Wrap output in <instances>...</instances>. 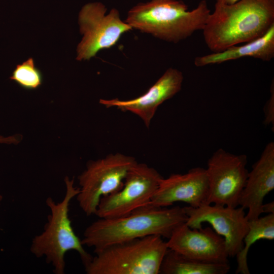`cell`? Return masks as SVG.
Wrapping results in <instances>:
<instances>
[{
	"mask_svg": "<svg viewBox=\"0 0 274 274\" xmlns=\"http://www.w3.org/2000/svg\"><path fill=\"white\" fill-rule=\"evenodd\" d=\"M187 219L183 207H157L149 204L124 216L99 218L85 229L81 242L83 246L93 248L95 253L112 245L149 235L168 239Z\"/></svg>",
	"mask_w": 274,
	"mask_h": 274,
	"instance_id": "obj_1",
	"label": "cell"
},
{
	"mask_svg": "<svg viewBox=\"0 0 274 274\" xmlns=\"http://www.w3.org/2000/svg\"><path fill=\"white\" fill-rule=\"evenodd\" d=\"M274 25V0L216 2L203 28L204 40L213 52L254 40Z\"/></svg>",
	"mask_w": 274,
	"mask_h": 274,
	"instance_id": "obj_2",
	"label": "cell"
},
{
	"mask_svg": "<svg viewBox=\"0 0 274 274\" xmlns=\"http://www.w3.org/2000/svg\"><path fill=\"white\" fill-rule=\"evenodd\" d=\"M210 13L206 0L191 11L182 1L151 0L130 9L125 22L132 28L177 43L202 30Z\"/></svg>",
	"mask_w": 274,
	"mask_h": 274,
	"instance_id": "obj_3",
	"label": "cell"
},
{
	"mask_svg": "<svg viewBox=\"0 0 274 274\" xmlns=\"http://www.w3.org/2000/svg\"><path fill=\"white\" fill-rule=\"evenodd\" d=\"M64 183L66 190L61 201L56 202L51 197L46 199L50 214L44 231L32 239L30 248L36 257H45L46 262L52 265L55 274L64 273V256L70 250L78 253L84 267L92 258L75 234L68 216L70 202L79 193V188L76 187L74 179L68 177L64 178Z\"/></svg>",
	"mask_w": 274,
	"mask_h": 274,
	"instance_id": "obj_4",
	"label": "cell"
},
{
	"mask_svg": "<svg viewBox=\"0 0 274 274\" xmlns=\"http://www.w3.org/2000/svg\"><path fill=\"white\" fill-rule=\"evenodd\" d=\"M168 250L158 235L112 245L95 253L85 266L87 274H159Z\"/></svg>",
	"mask_w": 274,
	"mask_h": 274,
	"instance_id": "obj_5",
	"label": "cell"
},
{
	"mask_svg": "<svg viewBox=\"0 0 274 274\" xmlns=\"http://www.w3.org/2000/svg\"><path fill=\"white\" fill-rule=\"evenodd\" d=\"M137 162L132 156L120 153L88 162L78 177L77 195L79 206L88 216L95 215L101 198L122 188L130 168Z\"/></svg>",
	"mask_w": 274,
	"mask_h": 274,
	"instance_id": "obj_6",
	"label": "cell"
},
{
	"mask_svg": "<svg viewBox=\"0 0 274 274\" xmlns=\"http://www.w3.org/2000/svg\"><path fill=\"white\" fill-rule=\"evenodd\" d=\"M163 178L153 167L137 162L128 172L122 188L101 198L95 215L120 217L149 204Z\"/></svg>",
	"mask_w": 274,
	"mask_h": 274,
	"instance_id": "obj_7",
	"label": "cell"
},
{
	"mask_svg": "<svg viewBox=\"0 0 274 274\" xmlns=\"http://www.w3.org/2000/svg\"><path fill=\"white\" fill-rule=\"evenodd\" d=\"M107 8L99 2L84 6L79 14L80 32L83 35L77 48L76 60H89L101 50L115 45L121 35L132 27L122 21L118 11Z\"/></svg>",
	"mask_w": 274,
	"mask_h": 274,
	"instance_id": "obj_8",
	"label": "cell"
},
{
	"mask_svg": "<svg viewBox=\"0 0 274 274\" xmlns=\"http://www.w3.org/2000/svg\"><path fill=\"white\" fill-rule=\"evenodd\" d=\"M247 157L235 155L222 149L209 159L206 169L208 180L207 203L237 207L248 175Z\"/></svg>",
	"mask_w": 274,
	"mask_h": 274,
	"instance_id": "obj_9",
	"label": "cell"
},
{
	"mask_svg": "<svg viewBox=\"0 0 274 274\" xmlns=\"http://www.w3.org/2000/svg\"><path fill=\"white\" fill-rule=\"evenodd\" d=\"M183 209L188 217L186 224L189 227L199 228L206 222L224 238L229 257L235 256L242 249L243 239L249 228L243 208L205 203L197 208L187 206Z\"/></svg>",
	"mask_w": 274,
	"mask_h": 274,
	"instance_id": "obj_10",
	"label": "cell"
},
{
	"mask_svg": "<svg viewBox=\"0 0 274 274\" xmlns=\"http://www.w3.org/2000/svg\"><path fill=\"white\" fill-rule=\"evenodd\" d=\"M167 248L188 258L214 263H229L224 238L207 227L191 228L186 223L177 227L166 242Z\"/></svg>",
	"mask_w": 274,
	"mask_h": 274,
	"instance_id": "obj_11",
	"label": "cell"
},
{
	"mask_svg": "<svg viewBox=\"0 0 274 274\" xmlns=\"http://www.w3.org/2000/svg\"><path fill=\"white\" fill-rule=\"evenodd\" d=\"M208 187L206 168L197 167L185 174H172L162 179L150 204L168 207L181 201L197 208L207 203Z\"/></svg>",
	"mask_w": 274,
	"mask_h": 274,
	"instance_id": "obj_12",
	"label": "cell"
},
{
	"mask_svg": "<svg viewBox=\"0 0 274 274\" xmlns=\"http://www.w3.org/2000/svg\"><path fill=\"white\" fill-rule=\"evenodd\" d=\"M183 79L181 71L169 67L143 95L129 100L100 99L99 103L107 108H116L136 115L148 128L158 107L180 91Z\"/></svg>",
	"mask_w": 274,
	"mask_h": 274,
	"instance_id": "obj_13",
	"label": "cell"
},
{
	"mask_svg": "<svg viewBox=\"0 0 274 274\" xmlns=\"http://www.w3.org/2000/svg\"><path fill=\"white\" fill-rule=\"evenodd\" d=\"M274 189V143L269 142L254 164L240 195L238 206L244 210L248 221L262 214L265 197Z\"/></svg>",
	"mask_w": 274,
	"mask_h": 274,
	"instance_id": "obj_14",
	"label": "cell"
},
{
	"mask_svg": "<svg viewBox=\"0 0 274 274\" xmlns=\"http://www.w3.org/2000/svg\"><path fill=\"white\" fill-rule=\"evenodd\" d=\"M244 44L231 46L221 51L197 56L194 59V64L197 67H202L246 57L269 61L274 57V25L261 37Z\"/></svg>",
	"mask_w": 274,
	"mask_h": 274,
	"instance_id": "obj_15",
	"label": "cell"
},
{
	"mask_svg": "<svg viewBox=\"0 0 274 274\" xmlns=\"http://www.w3.org/2000/svg\"><path fill=\"white\" fill-rule=\"evenodd\" d=\"M229 263L205 262L188 258L168 248L162 260L160 274H226Z\"/></svg>",
	"mask_w": 274,
	"mask_h": 274,
	"instance_id": "obj_16",
	"label": "cell"
},
{
	"mask_svg": "<svg viewBox=\"0 0 274 274\" xmlns=\"http://www.w3.org/2000/svg\"><path fill=\"white\" fill-rule=\"evenodd\" d=\"M248 230L243 239L244 246L236 255V274H250L248 265V253L250 247L261 239H274V214L248 221Z\"/></svg>",
	"mask_w": 274,
	"mask_h": 274,
	"instance_id": "obj_17",
	"label": "cell"
},
{
	"mask_svg": "<svg viewBox=\"0 0 274 274\" xmlns=\"http://www.w3.org/2000/svg\"><path fill=\"white\" fill-rule=\"evenodd\" d=\"M10 79L24 89L32 90L41 85L43 75L36 66L33 58L30 57L16 66Z\"/></svg>",
	"mask_w": 274,
	"mask_h": 274,
	"instance_id": "obj_18",
	"label": "cell"
},
{
	"mask_svg": "<svg viewBox=\"0 0 274 274\" xmlns=\"http://www.w3.org/2000/svg\"><path fill=\"white\" fill-rule=\"evenodd\" d=\"M264 120L265 125H274V86L273 82L271 83L270 87V96L264 108Z\"/></svg>",
	"mask_w": 274,
	"mask_h": 274,
	"instance_id": "obj_19",
	"label": "cell"
},
{
	"mask_svg": "<svg viewBox=\"0 0 274 274\" xmlns=\"http://www.w3.org/2000/svg\"><path fill=\"white\" fill-rule=\"evenodd\" d=\"M19 141L20 137L17 134L7 136L0 135V144H17Z\"/></svg>",
	"mask_w": 274,
	"mask_h": 274,
	"instance_id": "obj_20",
	"label": "cell"
},
{
	"mask_svg": "<svg viewBox=\"0 0 274 274\" xmlns=\"http://www.w3.org/2000/svg\"><path fill=\"white\" fill-rule=\"evenodd\" d=\"M262 213L274 214V202L271 201L263 204L262 206Z\"/></svg>",
	"mask_w": 274,
	"mask_h": 274,
	"instance_id": "obj_21",
	"label": "cell"
},
{
	"mask_svg": "<svg viewBox=\"0 0 274 274\" xmlns=\"http://www.w3.org/2000/svg\"><path fill=\"white\" fill-rule=\"evenodd\" d=\"M238 1L239 0H216V2L224 4H232Z\"/></svg>",
	"mask_w": 274,
	"mask_h": 274,
	"instance_id": "obj_22",
	"label": "cell"
},
{
	"mask_svg": "<svg viewBox=\"0 0 274 274\" xmlns=\"http://www.w3.org/2000/svg\"><path fill=\"white\" fill-rule=\"evenodd\" d=\"M3 200V196L0 193V202H1V201Z\"/></svg>",
	"mask_w": 274,
	"mask_h": 274,
	"instance_id": "obj_23",
	"label": "cell"
}]
</instances>
